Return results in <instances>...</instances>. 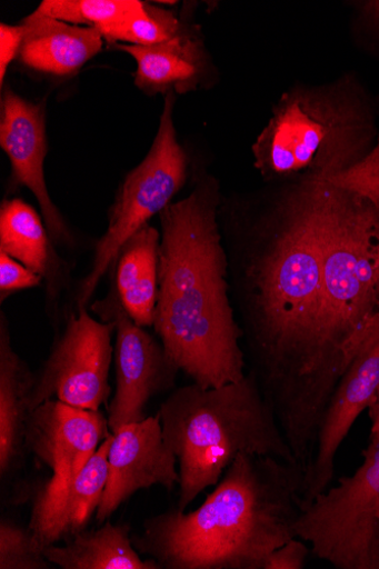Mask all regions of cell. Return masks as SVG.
Listing matches in <instances>:
<instances>
[{"instance_id": "cell-6", "label": "cell", "mask_w": 379, "mask_h": 569, "mask_svg": "<svg viewBox=\"0 0 379 569\" xmlns=\"http://www.w3.org/2000/svg\"><path fill=\"white\" fill-rule=\"evenodd\" d=\"M158 416L162 436L178 459L176 508L181 511L218 485L240 453L297 465L272 408L249 372L220 388L180 387L161 403Z\"/></svg>"}, {"instance_id": "cell-12", "label": "cell", "mask_w": 379, "mask_h": 569, "mask_svg": "<svg viewBox=\"0 0 379 569\" xmlns=\"http://www.w3.org/2000/svg\"><path fill=\"white\" fill-rule=\"evenodd\" d=\"M379 389V323L367 337L345 372L319 429L311 469L305 480L302 507L327 491L336 476L340 447Z\"/></svg>"}, {"instance_id": "cell-19", "label": "cell", "mask_w": 379, "mask_h": 569, "mask_svg": "<svg viewBox=\"0 0 379 569\" xmlns=\"http://www.w3.org/2000/svg\"><path fill=\"white\" fill-rule=\"evenodd\" d=\"M34 373L16 351L8 317L0 315V476L8 478L26 453Z\"/></svg>"}, {"instance_id": "cell-2", "label": "cell", "mask_w": 379, "mask_h": 569, "mask_svg": "<svg viewBox=\"0 0 379 569\" xmlns=\"http://www.w3.org/2000/svg\"><path fill=\"white\" fill-rule=\"evenodd\" d=\"M218 179L205 174L191 193L159 216L158 299L153 325L172 363L200 388L241 381L247 358L236 318L220 221Z\"/></svg>"}, {"instance_id": "cell-20", "label": "cell", "mask_w": 379, "mask_h": 569, "mask_svg": "<svg viewBox=\"0 0 379 569\" xmlns=\"http://www.w3.org/2000/svg\"><path fill=\"white\" fill-rule=\"evenodd\" d=\"M160 231L147 224L119 251L108 272L114 292L131 320L152 328L158 299Z\"/></svg>"}, {"instance_id": "cell-28", "label": "cell", "mask_w": 379, "mask_h": 569, "mask_svg": "<svg viewBox=\"0 0 379 569\" xmlns=\"http://www.w3.org/2000/svg\"><path fill=\"white\" fill-rule=\"evenodd\" d=\"M295 537L276 549L266 560L263 569H303L311 548Z\"/></svg>"}, {"instance_id": "cell-24", "label": "cell", "mask_w": 379, "mask_h": 569, "mask_svg": "<svg viewBox=\"0 0 379 569\" xmlns=\"http://www.w3.org/2000/svg\"><path fill=\"white\" fill-rule=\"evenodd\" d=\"M52 566L29 528L11 520L0 522V569H50Z\"/></svg>"}, {"instance_id": "cell-16", "label": "cell", "mask_w": 379, "mask_h": 569, "mask_svg": "<svg viewBox=\"0 0 379 569\" xmlns=\"http://www.w3.org/2000/svg\"><path fill=\"white\" fill-rule=\"evenodd\" d=\"M48 229L31 204L6 198L0 204V251L39 276L44 291L46 315L57 329L68 319L66 296L74 290L70 266L62 260ZM71 305V303H70Z\"/></svg>"}, {"instance_id": "cell-22", "label": "cell", "mask_w": 379, "mask_h": 569, "mask_svg": "<svg viewBox=\"0 0 379 569\" xmlns=\"http://www.w3.org/2000/svg\"><path fill=\"white\" fill-rule=\"evenodd\" d=\"M142 8L139 0H43L37 11L70 24L97 29L102 34Z\"/></svg>"}, {"instance_id": "cell-23", "label": "cell", "mask_w": 379, "mask_h": 569, "mask_svg": "<svg viewBox=\"0 0 379 569\" xmlns=\"http://www.w3.org/2000/svg\"><path fill=\"white\" fill-rule=\"evenodd\" d=\"M171 11L143 3L140 12L102 33L107 42L152 46L177 37L183 29Z\"/></svg>"}, {"instance_id": "cell-8", "label": "cell", "mask_w": 379, "mask_h": 569, "mask_svg": "<svg viewBox=\"0 0 379 569\" xmlns=\"http://www.w3.org/2000/svg\"><path fill=\"white\" fill-rule=\"evenodd\" d=\"M363 461L302 507L296 537L311 553L338 569H379V446H367Z\"/></svg>"}, {"instance_id": "cell-15", "label": "cell", "mask_w": 379, "mask_h": 569, "mask_svg": "<svg viewBox=\"0 0 379 569\" xmlns=\"http://www.w3.org/2000/svg\"><path fill=\"white\" fill-rule=\"evenodd\" d=\"M112 440L111 432L74 479L50 478L36 489L28 528L42 551L87 530L107 485Z\"/></svg>"}, {"instance_id": "cell-9", "label": "cell", "mask_w": 379, "mask_h": 569, "mask_svg": "<svg viewBox=\"0 0 379 569\" xmlns=\"http://www.w3.org/2000/svg\"><path fill=\"white\" fill-rule=\"evenodd\" d=\"M114 333V323L93 319L89 309L71 313L34 373L30 412L52 399L93 411L108 407Z\"/></svg>"}, {"instance_id": "cell-18", "label": "cell", "mask_w": 379, "mask_h": 569, "mask_svg": "<svg viewBox=\"0 0 379 569\" xmlns=\"http://www.w3.org/2000/svg\"><path fill=\"white\" fill-rule=\"evenodd\" d=\"M21 24L24 38L20 62L50 76L76 74L100 53L104 40L97 29L70 24L37 10Z\"/></svg>"}, {"instance_id": "cell-27", "label": "cell", "mask_w": 379, "mask_h": 569, "mask_svg": "<svg viewBox=\"0 0 379 569\" xmlns=\"http://www.w3.org/2000/svg\"><path fill=\"white\" fill-rule=\"evenodd\" d=\"M353 31L369 51L379 53V0L353 2Z\"/></svg>"}, {"instance_id": "cell-31", "label": "cell", "mask_w": 379, "mask_h": 569, "mask_svg": "<svg viewBox=\"0 0 379 569\" xmlns=\"http://www.w3.org/2000/svg\"><path fill=\"white\" fill-rule=\"evenodd\" d=\"M376 396H379V389H378V392H377V395H376Z\"/></svg>"}, {"instance_id": "cell-17", "label": "cell", "mask_w": 379, "mask_h": 569, "mask_svg": "<svg viewBox=\"0 0 379 569\" xmlns=\"http://www.w3.org/2000/svg\"><path fill=\"white\" fill-rule=\"evenodd\" d=\"M197 27L186 24L174 38L152 46L114 43L137 63L134 83L148 94H183L207 73V53Z\"/></svg>"}, {"instance_id": "cell-7", "label": "cell", "mask_w": 379, "mask_h": 569, "mask_svg": "<svg viewBox=\"0 0 379 569\" xmlns=\"http://www.w3.org/2000/svg\"><path fill=\"white\" fill-rule=\"evenodd\" d=\"M176 94L166 97L152 146L143 161L121 182L108 222L98 239L89 272L74 286L70 315L89 309L102 279L110 272L123 244L150 220L164 212L186 187L190 160L180 144L173 121Z\"/></svg>"}, {"instance_id": "cell-25", "label": "cell", "mask_w": 379, "mask_h": 569, "mask_svg": "<svg viewBox=\"0 0 379 569\" xmlns=\"http://www.w3.org/2000/svg\"><path fill=\"white\" fill-rule=\"evenodd\" d=\"M376 101L379 118V96H376ZM325 181L368 199L379 210V129L375 146L366 159L350 170Z\"/></svg>"}, {"instance_id": "cell-1", "label": "cell", "mask_w": 379, "mask_h": 569, "mask_svg": "<svg viewBox=\"0 0 379 569\" xmlns=\"http://www.w3.org/2000/svg\"><path fill=\"white\" fill-rule=\"evenodd\" d=\"M257 203H231L230 289L251 373L309 472L322 411L317 398L322 262L316 178L277 182Z\"/></svg>"}, {"instance_id": "cell-10", "label": "cell", "mask_w": 379, "mask_h": 569, "mask_svg": "<svg viewBox=\"0 0 379 569\" xmlns=\"http://www.w3.org/2000/svg\"><path fill=\"white\" fill-rule=\"evenodd\" d=\"M89 310L100 321L116 326L117 387L107 407L113 433L126 425L143 421L149 401L173 389L180 371L160 340L131 320L112 290L93 301Z\"/></svg>"}, {"instance_id": "cell-26", "label": "cell", "mask_w": 379, "mask_h": 569, "mask_svg": "<svg viewBox=\"0 0 379 569\" xmlns=\"http://www.w3.org/2000/svg\"><path fill=\"white\" fill-rule=\"evenodd\" d=\"M43 281L31 270L14 260L4 251H0V303L12 296L34 288H42Z\"/></svg>"}, {"instance_id": "cell-29", "label": "cell", "mask_w": 379, "mask_h": 569, "mask_svg": "<svg viewBox=\"0 0 379 569\" xmlns=\"http://www.w3.org/2000/svg\"><path fill=\"white\" fill-rule=\"evenodd\" d=\"M23 38L24 29L22 24L10 26L2 23L0 26V82H2V87H4L9 67L19 57Z\"/></svg>"}, {"instance_id": "cell-13", "label": "cell", "mask_w": 379, "mask_h": 569, "mask_svg": "<svg viewBox=\"0 0 379 569\" xmlns=\"http://www.w3.org/2000/svg\"><path fill=\"white\" fill-rule=\"evenodd\" d=\"M0 147L11 162L10 188H27L34 196L53 244L73 247V234L47 188L44 161L48 148L43 108L10 88L3 93Z\"/></svg>"}, {"instance_id": "cell-21", "label": "cell", "mask_w": 379, "mask_h": 569, "mask_svg": "<svg viewBox=\"0 0 379 569\" xmlns=\"http://www.w3.org/2000/svg\"><path fill=\"white\" fill-rule=\"evenodd\" d=\"M43 555L62 569H160L153 559H142L137 551L130 526L110 520L97 530L77 533L64 546L44 548Z\"/></svg>"}, {"instance_id": "cell-30", "label": "cell", "mask_w": 379, "mask_h": 569, "mask_svg": "<svg viewBox=\"0 0 379 569\" xmlns=\"http://www.w3.org/2000/svg\"><path fill=\"white\" fill-rule=\"evenodd\" d=\"M369 419L371 421L370 436L368 446H379V396L368 408Z\"/></svg>"}, {"instance_id": "cell-11", "label": "cell", "mask_w": 379, "mask_h": 569, "mask_svg": "<svg viewBox=\"0 0 379 569\" xmlns=\"http://www.w3.org/2000/svg\"><path fill=\"white\" fill-rule=\"evenodd\" d=\"M178 459L162 436L160 418L147 417L113 432L108 451V480L96 512L99 526L133 495L154 486L173 491L179 486Z\"/></svg>"}, {"instance_id": "cell-14", "label": "cell", "mask_w": 379, "mask_h": 569, "mask_svg": "<svg viewBox=\"0 0 379 569\" xmlns=\"http://www.w3.org/2000/svg\"><path fill=\"white\" fill-rule=\"evenodd\" d=\"M111 435L101 411L48 400L36 407L27 421L26 451L51 472V479H74L103 440Z\"/></svg>"}, {"instance_id": "cell-5", "label": "cell", "mask_w": 379, "mask_h": 569, "mask_svg": "<svg viewBox=\"0 0 379 569\" xmlns=\"http://www.w3.org/2000/svg\"><path fill=\"white\" fill-rule=\"evenodd\" d=\"M378 129L376 97L356 73L296 86L280 98L252 146L255 168L269 183L329 179L366 159Z\"/></svg>"}, {"instance_id": "cell-3", "label": "cell", "mask_w": 379, "mask_h": 569, "mask_svg": "<svg viewBox=\"0 0 379 569\" xmlns=\"http://www.w3.org/2000/svg\"><path fill=\"white\" fill-rule=\"evenodd\" d=\"M303 488L297 465L240 453L197 509L149 517L132 542L160 569H263L296 537Z\"/></svg>"}, {"instance_id": "cell-4", "label": "cell", "mask_w": 379, "mask_h": 569, "mask_svg": "<svg viewBox=\"0 0 379 569\" xmlns=\"http://www.w3.org/2000/svg\"><path fill=\"white\" fill-rule=\"evenodd\" d=\"M316 220L322 262L317 398L325 416L379 323V210L352 191L316 179Z\"/></svg>"}]
</instances>
